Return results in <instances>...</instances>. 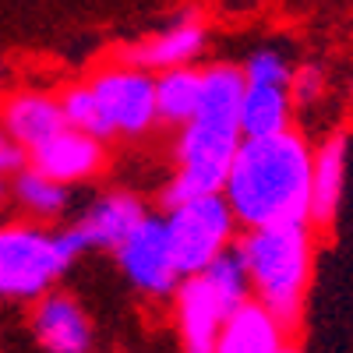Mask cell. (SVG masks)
Instances as JSON below:
<instances>
[{
  "label": "cell",
  "mask_w": 353,
  "mask_h": 353,
  "mask_svg": "<svg viewBox=\"0 0 353 353\" xmlns=\"http://www.w3.org/2000/svg\"><path fill=\"white\" fill-rule=\"evenodd\" d=\"M311 145L297 131L241 138L223 198L244 230L311 219Z\"/></svg>",
  "instance_id": "6da1fadb"
},
{
  "label": "cell",
  "mask_w": 353,
  "mask_h": 353,
  "mask_svg": "<svg viewBox=\"0 0 353 353\" xmlns=\"http://www.w3.org/2000/svg\"><path fill=\"white\" fill-rule=\"evenodd\" d=\"M244 85H248V78L241 68L216 64L209 71H201L198 110L191 121L181 124V134H176V145H173L176 170L163 194L166 205L223 191L230 163L237 156V145L244 138L241 121H237Z\"/></svg>",
  "instance_id": "7a4b0ae2"
},
{
  "label": "cell",
  "mask_w": 353,
  "mask_h": 353,
  "mask_svg": "<svg viewBox=\"0 0 353 353\" xmlns=\"http://www.w3.org/2000/svg\"><path fill=\"white\" fill-rule=\"evenodd\" d=\"M237 251L244 258L254 297L286 325H293L301 318L314 269V241L307 223L251 226L237 241Z\"/></svg>",
  "instance_id": "3957f363"
},
{
  "label": "cell",
  "mask_w": 353,
  "mask_h": 353,
  "mask_svg": "<svg viewBox=\"0 0 353 353\" xmlns=\"http://www.w3.org/2000/svg\"><path fill=\"white\" fill-rule=\"evenodd\" d=\"M244 297H251V283H248V269L237 248H226L201 272L184 276L173 290L176 332H181L184 346L191 353L216 350L226 314Z\"/></svg>",
  "instance_id": "277c9868"
},
{
  "label": "cell",
  "mask_w": 353,
  "mask_h": 353,
  "mask_svg": "<svg viewBox=\"0 0 353 353\" xmlns=\"http://www.w3.org/2000/svg\"><path fill=\"white\" fill-rule=\"evenodd\" d=\"M81 244L71 230H43L28 223L0 226V301H39L57 286Z\"/></svg>",
  "instance_id": "5b68a950"
},
{
  "label": "cell",
  "mask_w": 353,
  "mask_h": 353,
  "mask_svg": "<svg viewBox=\"0 0 353 353\" xmlns=\"http://www.w3.org/2000/svg\"><path fill=\"white\" fill-rule=\"evenodd\" d=\"M163 223H166L176 265H181L184 276L201 272L212 258L233 248V233H237V216H233L223 191L166 205Z\"/></svg>",
  "instance_id": "8992f818"
},
{
  "label": "cell",
  "mask_w": 353,
  "mask_h": 353,
  "mask_svg": "<svg viewBox=\"0 0 353 353\" xmlns=\"http://www.w3.org/2000/svg\"><path fill=\"white\" fill-rule=\"evenodd\" d=\"M113 258L121 265V272L128 276V283L141 293H149V297H173L176 283L184 279L163 216H145L128 237L117 244Z\"/></svg>",
  "instance_id": "52a82bcc"
},
{
  "label": "cell",
  "mask_w": 353,
  "mask_h": 353,
  "mask_svg": "<svg viewBox=\"0 0 353 353\" xmlns=\"http://www.w3.org/2000/svg\"><path fill=\"white\" fill-rule=\"evenodd\" d=\"M88 85L96 88V96H99V103L110 117L113 134L141 138L159 121V113H156V78L145 68H138V64L106 68Z\"/></svg>",
  "instance_id": "ba28073f"
},
{
  "label": "cell",
  "mask_w": 353,
  "mask_h": 353,
  "mask_svg": "<svg viewBox=\"0 0 353 353\" xmlns=\"http://www.w3.org/2000/svg\"><path fill=\"white\" fill-rule=\"evenodd\" d=\"M28 159H32L36 170L53 176V181L78 184V181H88L92 173H99V166H103V138L85 134V131L64 124L57 134L39 141L36 149H28Z\"/></svg>",
  "instance_id": "9c48e42d"
},
{
  "label": "cell",
  "mask_w": 353,
  "mask_h": 353,
  "mask_svg": "<svg viewBox=\"0 0 353 353\" xmlns=\"http://www.w3.org/2000/svg\"><path fill=\"white\" fill-rule=\"evenodd\" d=\"M149 216L138 194L131 191H110L103 198H96L88 209L81 212V219L71 226V233L78 237L81 251H117L128 233Z\"/></svg>",
  "instance_id": "30bf717a"
},
{
  "label": "cell",
  "mask_w": 353,
  "mask_h": 353,
  "mask_svg": "<svg viewBox=\"0 0 353 353\" xmlns=\"http://www.w3.org/2000/svg\"><path fill=\"white\" fill-rule=\"evenodd\" d=\"M290 325L276 318L258 297H244L233 307L219 329L216 350L219 353H279L290 346Z\"/></svg>",
  "instance_id": "8fae6325"
},
{
  "label": "cell",
  "mask_w": 353,
  "mask_h": 353,
  "mask_svg": "<svg viewBox=\"0 0 353 353\" xmlns=\"http://www.w3.org/2000/svg\"><path fill=\"white\" fill-rule=\"evenodd\" d=\"M32 336L50 353H85L92 346V321L74 297L46 290L32 307Z\"/></svg>",
  "instance_id": "7c38bea8"
},
{
  "label": "cell",
  "mask_w": 353,
  "mask_h": 353,
  "mask_svg": "<svg viewBox=\"0 0 353 353\" xmlns=\"http://www.w3.org/2000/svg\"><path fill=\"white\" fill-rule=\"evenodd\" d=\"M346 166H350V138L336 131L311 156V219L321 226L332 223L343 205Z\"/></svg>",
  "instance_id": "4fadbf2b"
},
{
  "label": "cell",
  "mask_w": 353,
  "mask_h": 353,
  "mask_svg": "<svg viewBox=\"0 0 353 353\" xmlns=\"http://www.w3.org/2000/svg\"><path fill=\"white\" fill-rule=\"evenodd\" d=\"M0 121L4 128L25 145V149H36L39 141H46L50 134H57L68 121H64V110L61 99H53L46 92H18L4 103L0 110Z\"/></svg>",
  "instance_id": "5bb4252c"
},
{
  "label": "cell",
  "mask_w": 353,
  "mask_h": 353,
  "mask_svg": "<svg viewBox=\"0 0 353 353\" xmlns=\"http://www.w3.org/2000/svg\"><path fill=\"white\" fill-rule=\"evenodd\" d=\"M205 46V28L188 14L176 25H170L166 32H159L156 39H145L141 46H134L128 53V64H138L145 71H166V68H181L191 64Z\"/></svg>",
  "instance_id": "9a60e30c"
},
{
  "label": "cell",
  "mask_w": 353,
  "mask_h": 353,
  "mask_svg": "<svg viewBox=\"0 0 353 353\" xmlns=\"http://www.w3.org/2000/svg\"><path fill=\"white\" fill-rule=\"evenodd\" d=\"M290 113H293V99L286 85H261V81H248L244 96H241V134L254 138V134H276L283 128H290Z\"/></svg>",
  "instance_id": "2e32d148"
},
{
  "label": "cell",
  "mask_w": 353,
  "mask_h": 353,
  "mask_svg": "<svg viewBox=\"0 0 353 353\" xmlns=\"http://www.w3.org/2000/svg\"><path fill=\"white\" fill-rule=\"evenodd\" d=\"M201 99V71H191L188 64L166 68L156 78V113L166 124H184L194 117Z\"/></svg>",
  "instance_id": "e0dca14e"
},
{
  "label": "cell",
  "mask_w": 353,
  "mask_h": 353,
  "mask_svg": "<svg viewBox=\"0 0 353 353\" xmlns=\"http://www.w3.org/2000/svg\"><path fill=\"white\" fill-rule=\"evenodd\" d=\"M14 198L28 216L57 219L68 209V184L53 181V176H46L36 166H25V170L14 173Z\"/></svg>",
  "instance_id": "ac0fdd59"
},
{
  "label": "cell",
  "mask_w": 353,
  "mask_h": 353,
  "mask_svg": "<svg viewBox=\"0 0 353 353\" xmlns=\"http://www.w3.org/2000/svg\"><path fill=\"white\" fill-rule=\"evenodd\" d=\"M61 110H64V121L85 134H96V138H113V128H110V117L96 96L92 85H71L68 92L61 96Z\"/></svg>",
  "instance_id": "d6986e66"
},
{
  "label": "cell",
  "mask_w": 353,
  "mask_h": 353,
  "mask_svg": "<svg viewBox=\"0 0 353 353\" xmlns=\"http://www.w3.org/2000/svg\"><path fill=\"white\" fill-rule=\"evenodd\" d=\"M290 64L283 61V53L276 50H258L248 57L244 64V78L248 81H261V85H290Z\"/></svg>",
  "instance_id": "ffe728a7"
},
{
  "label": "cell",
  "mask_w": 353,
  "mask_h": 353,
  "mask_svg": "<svg viewBox=\"0 0 353 353\" xmlns=\"http://www.w3.org/2000/svg\"><path fill=\"white\" fill-rule=\"evenodd\" d=\"M290 99L293 103H318L321 99V92H325V71H321L318 64H304V68H297L290 74Z\"/></svg>",
  "instance_id": "44dd1931"
},
{
  "label": "cell",
  "mask_w": 353,
  "mask_h": 353,
  "mask_svg": "<svg viewBox=\"0 0 353 353\" xmlns=\"http://www.w3.org/2000/svg\"><path fill=\"white\" fill-rule=\"evenodd\" d=\"M28 166V149L4 128V121H0V176H14L18 170Z\"/></svg>",
  "instance_id": "7402d4cb"
},
{
  "label": "cell",
  "mask_w": 353,
  "mask_h": 353,
  "mask_svg": "<svg viewBox=\"0 0 353 353\" xmlns=\"http://www.w3.org/2000/svg\"><path fill=\"white\" fill-rule=\"evenodd\" d=\"M4 194H8V188H4V176H0V201H4Z\"/></svg>",
  "instance_id": "603a6c76"
}]
</instances>
